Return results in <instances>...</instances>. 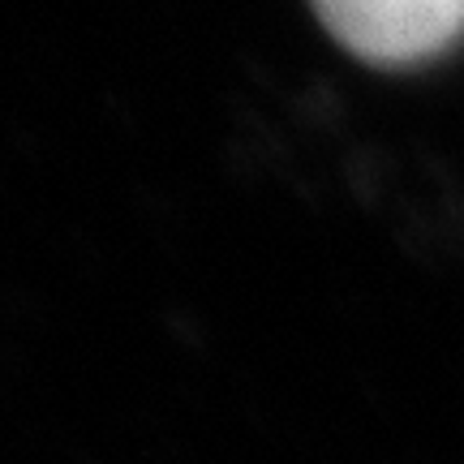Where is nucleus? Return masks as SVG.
Here are the masks:
<instances>
[{
	"label": "nucleus",
	"instance_id": "nucleus-1",
	"mask_svg": "<svg viewBox=\"0 0 464 464\" xmlns=\"http://www.w3.org/2000/svg\"><path fill=\"white\" fill-rule=\"evenodd\" d=\"M340 48L365 65L409 69L464 39V0H310Z\"/></svg>",
	"mask_w": 464,
	"mask_h": 464
}]
</instances>
